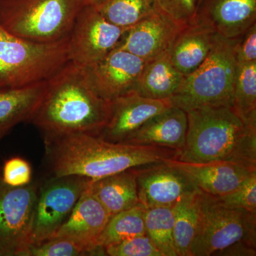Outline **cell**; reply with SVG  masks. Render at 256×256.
I'll use <instances>...</instances> for the list:
<instances>
[{
  "label": "cell",
  "instance_id": "obj_11",
  "mask_svg": "<svg viewBox=\"0 0 256 256\" xmlns=\"http://www.w3.org/2000/svg\"><path fill=\"white\" fill-rule=\"evenodd\" d=\"M139 203L146 208L173 206L182 197L200 191L182 170L166 160L136 168Z\"/></svg>",
  "mask_w": 256,
  "mask_h": 256
},
{
  "label": "cell",
  "instance_id": "obj_21",
  "mask_svg": "<svg viewBox=\"0 0 256 256\" xmlns=\"http://www.w3.org/2000/svg\"><path fill=\"white\" fill-rule=\"evenodd\" d=\"M87 190L98 200L110 217L140 204L136 168L92 180Z\"/></svg>",
  "mask_w": 256,
  "mask_h": 256
},
{
  "label": "cell",
  "instance_id": "obj_26",
  "mask_svg": "<svg viewBox=\"0 0 256 256\" xmlns=\"http://www.w3.org/2000/svg\"><path fill=\"white\" fill-rule=\"evenodd\" d=\"M232 108L245 124H256V62L237 64Z\"/></svg>",
  "mask_w": 256,
  "mask_h": 256
},
{
  "label": "cell",
  "instance_id": "obj_6",
  "mask_svg": "<svg viewBox=\"0 0 256 256\" xmlns=\"http://www.w3.org/2000/svg\"><path fill=\"white\" fill-rule=\"evenodd\" d=\"M82 0H0V25L12 34L37 43L68 38Z\"/></svg>",
  "mask_w": 256,
  "mask_h": 256
},
{
  "label": "cell",
  "instance_id": "obj_8",
  "mask_svg": "<svg viewBox=\"0 0 256 256\" xmlns=\"http://www.w3.org/2000/svg\"><path fill=\"white\" fill-rule=\"evenodd\" d=\"M92 180L79 175L40 180L28 248L54 236Z\"/></svg>",
  "mask_w": 256,
  "mask_h": 256
},
{
  "label": "cell",
  "instance_id": "obj_10",
  "mask_svg": "<svg viewBox=\"0 0 256 256\" xmlns=\"http://www.w3.org/2000/svg\"><path fill=\"white\" fill-rule=\"evenodd\" d=\"M126 31L108 21L94 5H84L68 36L70 62L90 66L114 50Z\"/></svg>",
  "mask_w": 256,
  "mask_h": 256
},
{
  "label": "cell",
  "instance_id": "obj_29",
  "mask_svg": "<svg viewBox=\"0 0 256 256\" xmlns=\"http://www.w3.org/2000/svg\"><path fill=\"white\" fill-rule=\"evenodd\" d=\"M216 197L226 206L242 208L256 214V172L249 175L233 191Z\"/></svg>",
  "mask_w": 256,
  "mask_h": 256
},
{
  "label": "cell",
  "instance_id": "obj_18",
  "mask_svg": "<svg viewBox=\"0 0 256 256\" xmlns=\"http://www.w3.org/2000/svg\"><path fill=\"white\" fill-rule=\"evenodd\" d=\"M188 114L175 106L153 116L126 144L163 146L180 151L186 141Z\"/></svg>",
  "mask_w": 256,
  "mask_h": 256
},
{
  "label": "cell",
  "instance_id": "obj_7",
  "mask_svg": "<svg viewBox=\"0 0 256 256\" xmlns=\"http://www.w3.org/2000/svg\"><path fill=\"white\" fill-rule=\"evenodd\" d=\"M236 242L256 247V214L224 205L200 190L191 256H210Z\"/></svg>",
  "mask_w": 256,
  "mask_h": 256
},
{
  "label": "cell",
  "instance_id": "obj_16",
  "mask_svg": "<svg viewBox=\"0 0 256 256\" xmlns=\"http://www.w3.org/2000/svg\"><path fill=\"white\" fill-rule=\"evenodd\" d=\"M110 218L107 210L86 188L53 238H67L82 244L90 256H106L104 250L96 248V242Z\"/></svg>",
  "mask_w": 256,
  "mask_h": 256
},
{
  "label": "cell",
  "instance_id": "obj_20",
  "mask_svg": "<svg viewBox=\"0 0 256 256\" xmlns=\"http://www.w3.org/2000/svg\"><path fill=\"white\" fill-rule=\"evenodd\" d=\"M47 80L0 90V142L16 126L30 122L46 92Z\"/></svg>",
  "mask_w": 256,
  "mask_h": 256
},
{
  "label": "cell",
  "instance_id": "obj_23",
  "mask_svg": "<svg viewBox=\"0 0 256 256\" xmlns=\"http://www.w3.org/2000/svg\"><path fill=\"white\" fill-rule=\"evenodd\" d=\"M92 5L108 21L124 30L160 9L156 0H97Z\"/></svg>",
  "mask_w": 256,
  "mask_h": 256
},
{
  "label": "cell",
  "instance_id": "obj_34",
  "mask_svg": "<svg viewBox=\"0 0 256 256\" xmlns=\"http://www.w3.org/2000/svg\"><path fill=\"white\" fill-rule=\"evenodd\" d=\"M213 256H255L256 247L244 242H236L228 247L215 252Z\"/></svg>",
  "mask_w": 256,
  "mask_h": 256
},
{
  "label": "cell",
  "instance_id": "obj_4",
  "mask_svg": "<svg viewBox=\"0 0 256 256\" xmlns=\"http://www.w3.org/2000/svg\"><path fill=\"white\" fill-rule=\"evenodd\" d=\"M236 38L215 34L206 60L184 78L170 98L172 105L188 112L205 107H232L236 72Z\"/></svg>",
  "mask_w": 256,
  "mask_h": 256
},
{
  "label": "cell",
  "instance_id": "obj_19",
  "mask_svg": "<svg viewBox=\"0 0 256 256\" xmlns=\"http://www.w3.org/2000/svg\"><path fill=\"white\" fill-rule=\"evenodd\" d=\"M215 33L197 23L184 26L168 50L172 63L184 76L198 68L212 50Z\"/></svg>",
  "mask_w": 256,
  "mask_h": 256
},
{
  "label": "cell",
  "instance_id": "obj_14",
  "mask_svg": "<svg viewBox=\"0 0 256 256\" xmlns=\"http://www.w3.org/2000/svg\"><path fill=\"white\" fill-rule=\"evenodd\" d=\"M184 26L158 9L127 30L116 47L148 62L168 52Z\"/></svg>",
  "mask_w": 256,
  "mask_h": 256
},
{
  "label": "cell",
  "instance_id": "obj_5",
  "mask_svg": "<svg viewBox=\"0 0 256 256\" xmlns=\"http://www.w3.org/2000/svg\"><path fill=\"white\" fill-rule=\"evenodd\" d=\"M69 62L68 37L37 43L12 34L0 25V90L46 82Z\"/></svg>",
  "mask_w": 256,
  "mask_h": 256
},
{
  "label": "cell",
  "instance_id": "obj_1",
  "mask_svg": "<svg viewBox=\"0 0 256 256\" xmlns=\"http://www.w3.org/2000/svg\"><path fill=\"white\" fill-rule=\"evenodd\" d=\"M42 136L45 176L79 175L98 180L130 168L178 159L180 154L163 146L110 142L80 133Z\"/></svg>",
  "mask_w": 256,
  "mask_h": 256
},
{
  "label": "cell",
  "instance_id": "obj_35",
  "mask_svg": "<svg viewBox=\"0 0 256 256\" xmlns=\"http://www.w3.org/2000/svg\"><path fill=\"white\" fill-rule=\"evenodd\" d=\"M96 1L97 0H82V4H84V5L92 4Z\"/></svg>",
  "mask_w": 256,
  "mask_h": 256
},
{
  "label": "cell",
  "instance_id": "obj_22",
  "mask_svg": "<svg viewBox=\"0 0 256 256\" xmlns=\"http://www.w3.org/2000/svg\"><path fill=\"white\" fill-rule=\"evenodd\" d=\"M184 77L172 63L168 52L146 62L134 92L148 98L170 99Z\"/></svg>",
  "mask_w": 256,
  "mask_h": 256
},
{
  "label": "cell",
  "instance_id": "obj_24",
  "mask_svg": "<svg viewBox=\"0 0 256 256\" xmlns=\"http://www.w3.org/2000/svg\"><path fill=\"white\" fill-rule=\"evenodd\" d=\"M144 210L146 208L139 204L111 216L96 240V248L104 250L106 247L126 239L146 234Z\"/></svg>",
  "mask_w": 256,
  "mask_h": 256
},
{
  "label": "cell",
  "instance_id": "obj_9",
  "mask_svg": "<svg viewBox=\"0 0 256 256\" xmlns=\"http://www.w3.org/2000/svg\"><path fill=\"white\" fill-rule=\"evenodd\" d=\"M40 186V180L26 186H8L0 166V256H24Z\"/></svg>",
  "mask_w": 256,
  "mask_h": 256
},
{
  "label": "cell",
  "instance_id": "obj_2",
  "mask_svg": "<svg viewBox=\"0 0 256 256\" xmlns=\"http://www.w3.org/2000/svg\"><path fill=\"white\" fill-rule=\"evenodd\" d=\"M110 110L111 101L94 90L84 67L69 62L47 80L45 95L30 122L42 136H99Z\"/></svg>",
  "mask_w": 256,
  "mask_h": 256
},
{
  "label": "cell",
  "instance_id": "obj_17",
  "mask_svg": "<svg viewBox=\"0 0 256 256\" xmlns=\"http://www.w3.org/2000/svg\"><path fill=\"white\" fill-rule=\"evenodd\" d=\"M170 164L182 170L201 191L214 196L233 191L252 173L244 166L228 162H185L166 159Z\"/></svg>",
  "mask_w": 256,
  "mask_h": 256
},
{
  "label": "cell",
  "instance_id": "obj_15",
  "mask_svg": "<svg viewBox=\"0 0 256 256\" xmlns=\"http://www.w3.org/2000/svg\"><path fill=\"white\" fill-rule=\"evenodd\" d=\"M194 23L224 38H237L256 23V0H200Z\"/></svg>",
  "mask_w": 256,
  "mask_h": 256
},
{
  "label": "cell",
  "instance_id": "obj_31",
  "mask_svg": "<svg viewBox=\"0 0 256 256\" xmlns=\"http://www.w3.org/2000/svg\"><path fill=\"white\" fill-rule=\"evenodd\" d=\"M158 8L176 22L186 26L194 22L200 0H156Z\"/></svg>",
  "mask_w": 256,
  "mask_h": 256
},
{
  "label": "cell",
  "instance_id": "obj_12",
  "mask_svg": "<svg viewBox=\"0 0 256 256\" xmlns=\"http://www.w3.org/2000/svg\"><path fill=\"white\" fill-rule=\"evenodd\" d=\"M144 63L136 55L116 47L99 62L84 68L94 90L111 101L134 92Z\"/></svg>",
  "mask_w": 256,
  "mask_h": 256
},
{
  "label": "cell",
  "instance_id": "obj_3",
  "mask_svg": "<svg viewBox=\"0 0 256 256\" xmlns=\"http://www.w3.org/2000/svg\"><path fill=\"white\" fill-rule=\"evenodd\" d=\"M186 141L178 160L228 162L256 172V124H246L232 107H205L186 112Z\"/></svg>",
  "mask_w": 256,
  "mask_h": 256
},
{
  "label": "cell",
  "instance_id": "obj_33",
  "mask_svg": "<svg viewBox=\"0 0 256 256\" xmlns=\"http://www.w3.org/2000/svg\"><path fill=\"white\" fill-rule=\"evenodd\" d=\"M235 56L237 64L256 62V23L237 37Z\"/></svg>",
  "mask_w": 256,
  "mask_h": 256
},
{
  "label": "cell",
  "instance_id": "obj_28",
  "mask_svg": "<svg viewBox=\"0 0 256 256\" xmlns=\"http://www.w3.org/2000/svg\"><path fill=\"white\" fill-rule=\"evenodd\" d=\"M90 256L82 244L64 238H52L28 248L24 256Z\"/></svg>",
  "mask_w": 256,
  "mask_h": 256
},
{
  "label": "cell",
  "instance_id": "obj_30",
  "mask_svg": "<svg viewBox=\"0 0 256 256\" xmlns=\"http://www.w3.org/2000/svg\"><path fill=\"white\" fill-rule=\"evenodd\" d=\"M104 250L106 256H163L146 234L126 239Z\"/></svg>",
  "mask_w": 256,
  "mask_h": 256
},
{
  "label": "cell",
  "instance_id": "obj_25",
  "mask_svg": "<svg viewBox=\"0 0 256 256\" xmlns=\"http://www.w3.org/2000/svg\"><path fill=\"white\" fill-rule=\"evenodd\" d=\"M200 191L182 197L173 206V240L178 256H191V248L198 222Z\"/></svg>",
  "mask_w": 256,
  "mask_h": 256
},
{
  "label": "cell",
  "instance_id": "obj_32",
  "mask_svg": "<svg viewBox=\"0 0 256 256\" xmlns=\"http://www.w3.org/2000/svg\"><path fill=\"white\" fill-rule=\"evenodd\" d=\"M2 178L6 185L14 188L26 186L32 181V169L28 161L13 156L1 166Z\"/></svg>",
  "mask_w": 256,
  "mask_h": 256
},
{
  "label": "cell",
  "instance_id": "obj_27",
  "mask_svg": "<svg viewBox=\"0 0 256 256\" xmlns=\"http://www.w3.org/2000/svg\"><path fill=\"white\" fill-rule=\"evenodd\" d=\"M174 222L173 206L153 207L144 210L146 235L163 256H178L173 240Z\"/></svg>",
  "mask_w": 256,
  "mask_h": 256
},
{
  "label": "cell",
  "instance_id": "obj_13",
  "mask_svg": "<svg viewBox=\"0 0 256 256\" xmlns=\"http://www.w3.org/2000/svg\"><path fill=\"white\" fill-rule=\"evenodd\" d=\"M170 99L156 100L131 92L111 100L110 117L98 137L108 142L124 143L148 120L172 107Z\"/></svg>",
  "mask_w": 256,
  "mask_h": 256
}]
</instances>
